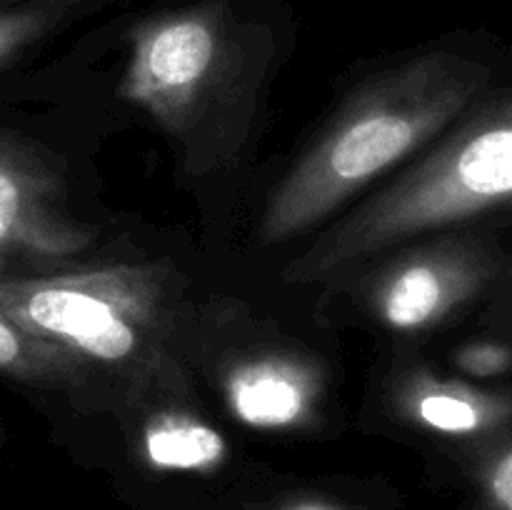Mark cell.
Here are the masks:
<instances>
[{
    "instance_id": "6da1fadb",
    "label": "cell",
    "mask_w": 512,
    "mask_h": 510,
    "mask_svg": "<svg viewBox=\"0 0 512 510\" xmlns=\"http://www.w3.org/2000/svg\"><path fill=\"white\" fill-rule=\"evenodd\" d=\"M493 68L468 50L433 45L365 80L270 195L260 240L285 243L328 218L373 178L468 113Z\"/></svg>"
},
{
    "instance_id": "7a4b0ae2",
    "label": "cell",
    "mask_w": 512,
    "mask_h": 510,
    "mask_svg": "<svg viewBox=\"0 0 512 510\" xmlns=\"http://www.w3.org/2000/svg\"><path fill=\"white\" fill-rule=\"evenodd\" d=\"M290 30V10L280 0L160 5L123 28L128 60L118 93L193 158L253 98Z\"/></svg>"
},
{
    "instance_id": "3957f363",
    "label": "cell",
    "mask_w": 512,
    "mask_h": 510,
    "mask_svg": "<svg viewBox=\"0 0 512 510\" xmlns=\"http://www.w3.org/2000/svg\"><path fill=\"white\" fill-rule=\"evenodd\" d=\"M512 103L508 93L480 98L453 130L375 198L328 230L285 270L288 283H320L348 275L365 260L415 235L510 203Z\"/></svg>"
},
{
    "instance_id": "277c9868",
    "label": "cell",
    "mask_w": 512,
    "mask_h": 510,
    "mask_svg": "<svg viewBox=\"0 0 512 510\" xmlns=\"http://www.w3.org/2000/svg\"><path fill=\"white\" fill-rule=\"evenodd\" d=\"M175 273L165 263L105 265L65 275H0V310L80 365L178 383L165 368Z\"/></svg>"
},
{
    "instance_id": "5b68a950",
    "label": "cell",
    "mask_w": 512,
    "mask_h": 510,
    "mask_svg": "<svg viewBox=\"0 0 512 510\" xmlns=\"http://www.w3.org/2000/svg\"><path fill=\"white\" fill-rule=\"evenodd\" d=\"M500 268V253L483 240H433L375 270L365 303L385 328L425 333L478 300Z\"/></svg>"
},
{
    "instance_id": "8992f818",
    "label": "cell",
    "mask_w": 512,
    "mask_h": 510,
    "mask_svg": "<svg viewBox=\"0 0 512 510\" xmlns=\"http://www.w3.org/2000/svg\"><path fill=\"white\" fill-rule=\"evenodd\" d=\"M93 238L65 208L63 183L48 158L0 135V275L13 263H65Z\"/></svg>"
},
{
    "instance_id": "52a82bcc",
    "label": "cell",
    "mask_w": 512,
    "mask_h": 510,
    "mask_svg": "<svg viewBox=\"0 0 512 510\" xmlns=\"http://www.w3.org/2000/svg\"><path fill=\"white\" fill-rule=\"evenodd\" d=\"M395 410L410 423L443 435H490L508 430L512 405L505 393L443 380L413 370L395 390Z\"/></svg>"
},
{
    "instance_id": "ba28073f",
    "label": "cell",
    "mask_w": 512,
    "mask_h": 510,
    "mask_svg": "<svg viewBox=\"0 0 512 510\" xmlns=\"http://www.w3.org/2000/svg\"><path fill=\"white\" fill-rule=\"evenodd\" d=\"M315 395L313 370L285 355L248 360L228 375L230 408L263 428L303 423L313 413Z\"/></svg>"
},
{
    "instance_id": "9c48e42d",
    "label": "cell",
    "mask_w": 512,
    "mask_h": 510,
    "mask_svg": "<svg viewBox=\"0 0 512 510\" xmlns=\"http://www.w3.org/2000/svg\"><path fill=\"white\" fill-rule=\"evenodd\" d=\"M85 365L55 345L25 333L0 310V375L40 388H70L83 383Z\"/></svg>"
},
{
    "instance_id": "30bf717a",
    "label": "cell",
    "mask_w": 512,
    "mask_h": 510,
    "mask_svg": "<svg viewBox=\"0 0 512 510\" xmlns=\"http://www.w3.org/2000/svg\"><path fill=\"white\" fill-rule=\"evenodd\" d=\"M145 450L160 468L198 470L218 463L225 443L193 415L158 413L145 428Z\"/></svg>"
},
{
    "instance_id": "8fae6325",
    "label": "cell",
    "mask_w": 512,
    "mask_h": 510,
    "mask_svg": "<svg viewBox=\"0 0 512 510\" xmlns=\"http://www.w3.org/2000/svg\"><path fill=\"white\" fill-rule=\"evenodd\" d=\"M70 3L0 5V68L65 23Z\"/></svg>"
},
{
    "instance_id": "7c38bea8",
    "label": "cell",
    "mask_w": 512,
    "mask_h": 510,
    "mask_svg": "<svg viewBox=\"0 0 512 510\" xmlns=\"http://www.w3.org/2000/svg\"><path fill=\"white\" fill-rule=\"evenodd\" d=\"M455 368L473 378H500L510 370V350L505 343L495 340H480V343H465L450 355Z\"/></svg>"
},
{
    "instance_id": "4fadbf2b",
    "label": "cell",
    "mask_w": 512,
    "mask_h": 510,
    "mask_svg": "<svg viewBox=\"0 0 512 510\" xmlns=\"http://www.w3.org/2000/svg\"><path fill=\"white\" fill-rule=\"evenodd\" d=\"M483 480L490 498L500 505V510H510L512 505V450L508 438H500L498 448L490 450L483 463Z\"/></svg>"
},
{
    "instance_id": "5bb4252c",
    "label": "cell",
    "mask_w": 512,
    "mask_h": 510,
    "mask_svg": "<svg viewBox=\"0 0 512 510\" xmlns=\"http://www.w3.org/2000/svg\"><path fill=\"white\" fill-rule=\"evenodd\" d=\"M285 510H338V508L330 503H323V500H298V503L288 505Z\"/></svg>"
},
{
    "instance_id": "9a60e30c",
    "label": "cell",
    "mask_w": 512,
    "mask_h": 510,
    "mask_svg": "<svg viewBox=\"0 0 512 510\" xmlns=\"http://www.w3.org/2000/svg\"><path fill=\"white\" fill-rule=\"evenodd\" d=\"M23 3H83V0H0V5H23Z\"/></svg>"
}]
</instances>
